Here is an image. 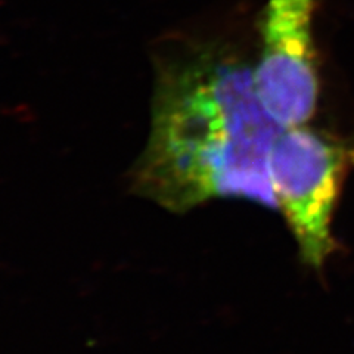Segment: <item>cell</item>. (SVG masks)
I'll list each match as a JSON object with an SVG mask.
<instances>
[{"instance_id": "3", "label": "cell", "mask_w": 354, "mask_h": 354, "mask_svg": "<svg viewBox=\"0 0 354 354\" xmlns=\"http://www.w3.org/2000/svg\"><path fill=\"white\" fill-rule=\"evenodd\" d=\"M313 14V0H272L263 17L264 49L254 84L261 105L282 130L304 126L316 111Z\"/></svg>"}, {"instance_id": "2", "label": "cell", "mask_w": 354, "mask_h": 354, "mask_svg": "<svg viewBox=\"0 0 354 354\" xmlns=\"http://www.w3.org/2000/svg\"><path fill=\"white\" fill-rule=\"evenodd\" d=\"M353 165L354 145L304 126L282 130L273 143L269 171L276 204L312 268H322L337 250L332 216Z\"/></svg>"}, {"instance_id": "1", "label": "cell", "mask_w": 354, "mask_h": 354, "mask_svg": "<svg viewBox=\"0 0 354 354\" xmlns=\"http://www.w3.org/2000/svg\"><path fill=\"white\" fill-rule=\"evenodd\" d=\"M281 131L250 68L198 59L161 83L133 187L173 212L216 196L278 208L269 160Z\"/></svg>"}]
</instances>
